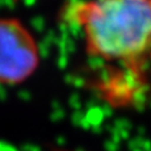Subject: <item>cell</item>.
Masks as SVG:
<instances>
[{
    "label": "cell",
    "mask_w": 151,
    "mask_h": 151,
    "mask_svg": "<svg viewBox=\"0 0 151 151\" xmlns=\"http://www.w3.org/2000/svg\"><path fill=\"white\" fill-rule=\"evenodd\" d=\"M64 19L83 33L91 58L123 71L111 106L145 100L144 64L151 55V0H81L65 7Z\"/></svg>",
    "instance_id": "1"
},
{
    "label": "cell",
    "mask_w": 151,
    "mask_h": 151,
    "mask_svg": "<svg viewBox=\"0 0 151 151\" xmlns=\"http://www.w3.org/2000/svg\"><path fill=\"white\" fill-rule=\"evenodd\" d=\"M38 62V48L31 32L17 19L0 18V83L25 81Z\"/></svg>",
    "instance_id": "2"
}]
</instances>
